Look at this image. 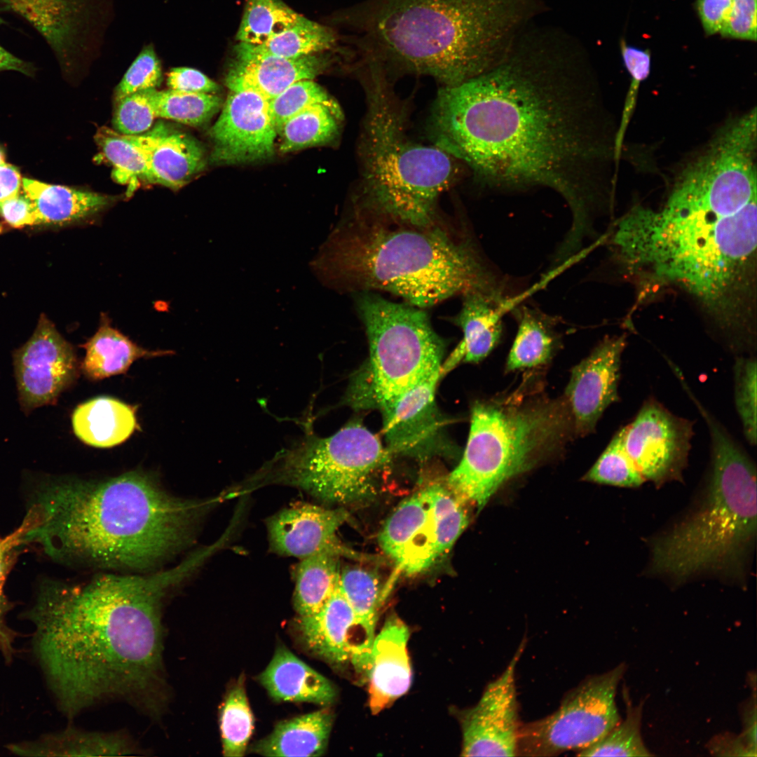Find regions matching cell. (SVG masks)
I'll return each instance as SVG.
<instances>
[{
    "label": "cell",
    "instance_id": "ac0fdd59",
    "mask_svg": "<svg viewBox=\"0 0 757 757\" xmlns=\"http://www.w3.org/2000/svg\"><path fill=\"white\" fill-rule=\"evenodd\" d=\"M299 634L306 647L334 666L350 662L360 674L368 671L373 641L359 627L339 583L315 613L299 617Z\"/></svg>",
    "mask_w": 757,
    "mask_h": 757
},
{
    "label": "cell",
    "instance_id": "b9f144b4",
    "mask_svg": "<svg viewBox=\"0 0 757 757\" xmlns=\"http://www.w3.org/2000/svg\"><path fill=\"white\" fill-rule=\"evenodd\" d=\"M624 435L625 426L614 435L585 479L627 488L639 487L646 482L626 451Z\"/></svg>",
    "mask_w": 757,
    "mask_h": 757
},
{
    "label": "cell",
    "instance_id": "11a10c76",
    "mask_svg": "<svg viewBox=\"0 0 757 757\" xmlns=\"http://www.w3.org/2000/svg\"><path fill=\"white\" fill-rule=\"evenodd\" d=\"M732 0H697V9L702 25L707 35L720 32Z\"/></svg>",
    "mask_w": 757,
    "mask_h": 757
},
{
    "label": "cell",
    "instance_id": "5bb4252c",
    "mask_svg": "<svg viewBox=\"0 0 757 757\" xmlns=\"http://www.w3.org/2000/svg\"><path fill=\"white\" fill-rule=\"evenodd\" d=\"M526 644V639L524 638L506 668L486 686L476 705L462 713L461 756H517L522 723L516 669Z\"/></svg>",
    "mask_w": 757,
    "mask_h": 757
},
{
    "label": "cell",
    "instance_id": "91938a15",
    "mask_svg": "<svg viewBox=\"0 0 757 757\" xmlns=\"http://www.w3.org/2000/svg\"><path fill=\"white\" fill-rule=\"evenodd\" d=\"M5 162H6L5 153H4V151L3 150V149L0 146V164L4 163Z\"/></svg>",
    "mask_w": 757,
    "mask_h": 757
},
{
    "label": "cell",
    "instance_id": "8d00e7d4",
    "mask_svg": "<svg viewBox=\"0 0 757 757\" xmlns=\"http://www.w3.org/2000/svg\"><path fill=\"white\" fill-rule=\"evenodd\" d=\"M339 585L359 627L374 640L378 609L386 598L376 573L361 566H346L340 570Z\"/></svg>",
    "mask_w": 757,
    "mask_h": 757
},
{
    "label": "cell",
    "instance_id": "9f6ffc18",
    "mask_svg": "<svg viewBox=\"0 0 757 757\" xmlns=\"http://www.w3.org/2000/svg\"><path fill=\"white\" fill-rule=\"evenodd\" d=\"M5 582H0V653L5 662L11 664L17 653L14 646L15 639L20 634L11 628L6 621L8 613L15 606L4 592Z\"/></svg>",
    "mask_w": 757,
    "mask_h": 757
},
{
    "label": "cell",
    "instance_id": "f1b7e54d",
    "mask_svg": "<svg viewBox=\"0 0 757 757\" xmlns=\"http://www.w3.org/2000/svg\"><path fill=\"white\" fill-rule=\"evenodd\" d=\"M6 747L13 754L21 756H111L131 755L138 751L123 734L86 732L74 728Z\"/></svg>",
    "mask_w": 757,
    "mask_h": 757
},
{
    "label": "cell",
    "instance_id": "816d5d0a",
    "mask_svg": "<svg viewBox=\"0 0 757 757\" xmlns=\"http://www.w3.org/2000/svg\"><path fill=\"white\" fill-rule=\"evenodd\" d=\"M34 526L33 514L27 510L18 528L6 536L0 534V582H6L21 550L29 544L28 533Z\"/></svg>",
    "mask_w": 757,
    "mask_h": 757
},
{
    "label": "cell",
    "instance_id": "ffe728a7",
    "mask_svg": "<svg viewBox=\"0 0 757 757\" xmlns=\"http://www.w3.org/2000/svg\"><path fill=\"white\" fill-rule=\"evenodd\" d=\"M440 376L432 374L382 411L390 453L423 459L442 449L443 421L435 401Z\"/></svg>",
    "mask_w": 757,
    "mask_h": 757
},
{
    "label": "cell",
    "instance_id": "6f0895ef",
    "mask_svg": "<svg viewBox=\"0 0 757 757\" xmlns=\"http://www.w3.org/2000/svg\"><path fill=\"white\" fill-rule=\"evenodd\" d=\"M22 178L19 170L7 163L0 164V203L21 192Z\"/></svg>",
    "mask_w": 757,
    "mask_h": 757
},
{
    "label": "cell",
    "instance_id": "ee69618b",
    "mask_svg": "<svg viewBox=\"0 0 757 757\" xmlns=\"http://www.w3.org/2000/svg\"><path fill=\"white\" fill-rule=\"evenodd\" d=\"M754 355H739L734 364V395L736 411L744 437L751 445L756 444V378Z\"/></svg>",
    "mask_w": 757,
    "mask_h": 757
},
{
    "label": "cell",
    "instance_id": "f907efd6",
    "mask_svg": "<svg viewBox=\"0 0 757 757\" xmlns=\"http://www.w3.org/2000/svg\"><path fill=\"white\" fill-rule=\"evenodd\" d=\"M724 37L756 40V0H732L720 31Z\"/></svg>",
    "mask_w": 757,
    "mask_h": 757
},
{
    "label": "cell",
    "instance_id": "7c38bea8",
    "mask_svg": "<svg viewBox=\"0 0 757 757\" xmlns=\"http://www.w3.org/2000/svg\"><path fill=\"white\" fill-rule=\"evenodd\" d=\"M627 667L591 675L570 690L550 715L522 723L517 756H554L581 751L596 743L621 720L615 702Z\"/></svg>",
    "mask_w": 757,
    "mask_h": 757
},
{
    "label": "cell",
    "instance_id": "4fadbf2b",
    "mask_svg": "<svg viewBox=\"0 0 757 757\" xmlns=\"http://www.w3.org/2000/svg\"><path fill=\"white\" fill-rule=\"evenodd\" d=\"M694 422L672 414L655 398L647 399L625 426L624 444L645 479L660 486L682 480L694 435Z\"/></svg>",
    "mask_w": 757,
    "mask_h": 757
},
{
    "label": "cell",
    "instance_id": "836d02e7",
    "mask_svg": "<svg viewBox=\"0 0 757 757\" xmlns=\"http://www.w3.org/2000/svg\"><path fill=\"white\" fill-rule=\"evenodd\" d=\"M339 557L321 553L301 559L296 564L293 605L299 617L315 613L332 594L339 581Z\"/></svg>",
    "mask_w": 757,
    "mask_h": 757
},
{
    "label": "cell",
    "instance_id": "6da1fadb",
    "mask_svg": "<svg viewBox=\"0 0 757 757\" xmlns=\"http://www.w3.org/2000/svg\"><path fill=\"white\" fill-rule=\"evenodd\" d=\"M437 146L497 191L543 186L568 204L567 236L592 235L608 146L583 48L550 28L526 29L497 65L435 101Z\"/></svg>",
    "mask_w": 757,
    "mask_h": 757
},
{
    "label": "cell",
    "instance_id": "3957f363",
    "mask_svg": "<svg viewBox=\"0 0 757 757\" xmlns=\"http://www.w3.org/2000/svg\"><path fill=\"white\" fill-rule=\"evenodd\" d=\"M617 224L611 243L627 269L682 288L726 331L751 329L755 183L680 176L660 210L635 207Z\"/></svg>",
    "mask_w": 757,
    "mask_h": 757
},
{
    "label": "cell",
    "instance_id": "d6986e66",
    "mask_svg": "<svg viewBox=\"0 0 757 757\" xmlns=\"http://www.w3.org/2000/svg\"><path fill=\"white\" fill-rule=\"evenodd\" d=\"M626 345L625 335L607 336L573 367L566 395L578 433L592 432L606 408L619 400L621 357Z\"/></svg>",
    "mask_w": 757,
    "mask_h": 757
},
{
    "label": "cell",
    "instance_id": "d6a6232c",
    "mask_svg": "<svg viewBox=\"0 0 757 757\" xmlns=\"http://www.w3.org/2000/svg\"><path fill=\"white\" fill-rule=\"evenodd\" d=\"M511 310L518 322V329L505 370L514 371L547 363L559 344L555 319L538 308L526 305H515Z\"/></svg>",
    "mask_w": 757,
    "mask_h": 757
},
{
    "label": "cell",
    "instance_id": "8992f818",
    "mask_svg": "<svg viewBox=\"0 0 757 757\" xmlns=\"http://www.w3.org/2000/svg\"><path fill=\"white\" fill-rule=\"evenodd\" d=\"M335 241L333 274L350 291L390 292L422 309L457 295L505 294L472 243L437 222L416 226L360 209Z\"/></svg>",
    "mask_w": 757,
    "mask_h": 757
},
{
    "label": "cell",
    "instance_id": "603a6c76",
    "mask_svg": "<svg viewBox=\"0 0 757 757\" xmlns=\"http://www.w3.org/2000/svg\"><path fill=\"white\" fill-rule=\"evenodd\" d=\"M234 53L225 79L226 86L231 91H253L268 102L294 82L314 79L325 63L315 54L283 58L254 54L238 45Z\"/></svg>",
    "mask_w": 757,
    "mask_h": 757
},
{
    "label": "cell",
    "instance_id": "7402d4cb",
    "mask_svg": "<svg viewBox=\"0 0 757 757\" xmlns=\"http://www.w3.org/2000/svg\"><path fill=\"white\" fill-rule=\"evenodd\" d=\"M409 637L407 626L395 615L390 616L374 636L367 678L369 707L374 714L404 695L410 687Z\"/></svg>",
    "mask_w": 757,
    "mask_h": 757
},
{
    "label": "cell",
    "instance_id": "7a4b0ae2",
    "mask_svg": "<svg viewBox=\"0 0 757 757\" xmlns=\"http://www.w3.org/2000/svg\"><path fill=\"white\" fill-rule=\"evenodd\" d=\"M194 572L184 559L149 574L105 573L84 583L44 578L23 614L32 651L59 709L73 718L121 699L152 718L169 701L162 608Z\"/></svg>",
    "mask_w": 757,
    "mask_h": 757
},
{
    "label": "cell",
    "instance_id": "52a82bcc",
    "mask_svg": "<svg viewBox=\"0 0 757 757\" xmlns=\"http://www.w3.org/2000/svg\"><path fill=\"white\" fill-rule=\"evenodd\" d=\"M711 439L700 505L650 546V571L676 583L713 573L739 575L756 535V468L744 448L701 405Z\"/></svg>",
    "mask_w": 757,
    "mask_h": 757
},
{
    "label": "cell",
    "instance_id": "e575fe53",
    "mask_svg": "<svg viewBox=\"0 0 757 757\" xmlns=\"http://www.w3.org/2000/svg\"><path fill=\"white\" fill-rule=\"evenodd\" d=\"M341 119L335 101L304 109L287 120L280 130V151L287 153L329 142L337 135Z\"/></svg>",
    "mask_w": 757,
    "mask_h": 757
},
{
    "label": "cell",
    "instance_id": "7bdbcfd3",
    "mask_svg": "<svg viewBox=\"0 0 757 757\" xmlns=\"http://www.w3.org/2000/svg\"><path fill=\"white\" fill-rule=\"evenodd\" d=\"M431 499L436 524L437 547L439 559L446 554L467 527L469 520L465 503L440 484L426 487Z\"/></svg>",
    "mask_w": 757,
    "mask_h": 757
},
{
    "label": "cell",
    "instance_id": "ba28073f",
    "mask_svg": "<svg viewBox=\"0 0 757 757\" xmlns=\"http://www.w3.org/2000/svg\"><path fill=\"white\" fill-rule=\"evenodd\" d=\"M367 110L360 141L364 210L416 226L437 222L439 196L454 179L452 156L405 132L404 111L386 74L364 69Z\"/></svg>",
    "mask_w": 757,
    "mask_h": 757
},
{
    "label": "cell",
    "instance_id": "7dc6e473",
    "mask_svg": "<svg viewBox=\"0 0 757 757\" xmlns=\"http://www.w3.org/2000/svg\"><path fill=\"white\" fill-rule=\"evenodd\" d=\"M156 89L136 92L115 102L112 123L116 130L125 135H139L148 130L157 117Z\"/></svg>",
    "mask_w": 757,
    "mask_h": 757
},
{
    "label": "cell",
    "instance_id": "277c9868",
    "mask_svg": "<svg viewBox=\"0 0 757 757\" xmlns=\"http://www.w3.org/2000/svg\"><path fill=\"white\" fill-rule=\"evenodd\" d=\"M28 498L35 517L29 542L50 559L137 573L156 569L189 547L221 499L175 496L142 471L101 480L43 477Z\"/></svg>",
    "mask_w": 757,
    "mask_h": 757
},
{
    "label": "cell",
    "instance_id": "8fae6325",
    "mask_svg": "<svg viewBox=\"0 0 757 757\" xmlns=\"http://www.w3.org/2000/svg\"><path fill=\"white\" fill-rule=\"evenodd\" d=\"M357 308L369 344L373 395L383 411L440 371L444 343L422 308L371 292H359Z\"/></svg>",
    "mask_w": 757,
    "mask_h": 757
},
{
    "label": "cell",
    "instance_id": "db71d44e",
    "mask_svg": "<svg viewBox=\"0 0 757 757\" xmlns=\"http://www.w3.org/2000/svg\"><path fill=\"white\" fill-rule=\"evenodd\" d=\"M0 215L15 228L37 224L33 205L24 192L1 203Z\"/></svg>",
    "mask_w": 757,
    "mask_h": 757
},
{
    "label": "cell",
    "instance_id": "44dd1931",
    "mask_svg": "<svg viewBox=\"0 0 757 757\" xmlns=\"http://www.w3.org/2000/svg\"><path fill=\"white\" fill-rule=\"evenodd\" d=\"M378 543L397 571L407 575L423 572L439 559L435 519L426 487L400 503L385 522Z\"/></svg>",
    "mask_w": 757,
    "mask_h": 757
},
{
    "label": "cell",
    "instance_id": "484cf974",
    "mask_svg": "<svg viewBox=\"0 0 757 757\" xmlns=\"http://www.w3.org/2000/svg\"><path fill=\"white\" fill-rule=\"evenodd\" d=\"M129 136L144 153L150 183L179 189L205 167L202 146L185 133L156 132Z\"/></svg>",
    "mask_w": 757,
    "mask_h": 757
},
{
    "label": "cell",
    "instance_id": "6125c7cd",
    "mask_svg": "<svg viewBox=\"0 0 757 757\" xmlns=\"http://www.w3.org/2000/svg\"><path fill=\"white\" fill-rule=\"evenodd\" d=\"M5 21L0 17V25L4 24Z\"/></svg>",
    "mask_w": 757,
    "mask_h": 757
},
{
    "label": "cell",
    "instance_id": "d4e9b609",
    "mask_svg": "<svg viewBox=\"0 0 757 757\" xmlns=\"http://www.w3.org/2000/svg\"><path fill=\"white\" fill-rule=\"evenodd\" d=\"M83 0H0V8L20 17L46 41L62 65L79 47Z\"/></svg>",
    "mask_w": 757,
    "mask_h": 757
},
{
    "label": "cell",
    "instance_id": "60d3db41",
    "mask_svg": "<svg viewBox=\"0 0 757 757\" xmlns=\"http://www.w3.org/2000/svg\"><path fill=\"white\" fill-rule=\"evenodd\" d=\"M158 118L190 126H199L209 121L221 106L220 97L212 93H187L173 90H156Z\"/></svg>",
    "mask_w": 757,
    "mask_h": 757
},
{
    "label": "cell",
    "instance_id": "1f68e13d",
    "mask_svg": "<svg viewBox=\"0 0 757 757\" xmlns=\"http://www.w3.org/2000/svg\"><path fill=\"white\" fill-rule=\"evenodd\" d=\"M86 355L81 365L84 375L91 380H101L123 374L138 359L163 356L169 350H149L139 346L107 320L102 322L95 334L83 346Z\"/></svg>",
    "mask_w": 757,
    "mask_h": 757
},
{
    "label": "cell",
    "instance_id": "83f0119b",
    "mask_svg": "<svg viewBox=\"0 0 757 757\" xmlns=\"http://www.w3.org/2000/svg\"><path fill=\"white\" fill-rule=\"evenodd\" d=\"M22 189L31 201L37 224L64 225L91 219L112 202L107 196L22 178Z\"/></svg>",
    "mask_w": 757,
    "mask_h": 757
},
{
    "label": "cell",
    "instance_id": "30bf717a",
    "mask_svg": "<svg viewBox=\"0 0 757 757\" xmlns=\"http://www.w3.org/2000/svg\"><path fill=\"white\" fill-rule=\"evenodd\" d=\"M390 454L359 422H350L327 437L308 429L250 477L247 484L286 485L325 503L349 505L377 493Z\"/></svg>",
    "mask_w": 757,
    "mask_h": 757
},
{
    "label": "cell",
    "instance_id": "ab89813d",
    "mask_svg": "<svg viewBox=\"0 0 757 757\" xmlns=\"http://www.w3.org/2000/svg\"><path fill=\"white\" fill-rule=\"evenodd\" d=\"M626 717L603 738L590 746L579 751V756L644 757L653 754L646 747L641 735L643 704L632 706L625 689Z\"/></svg>",
    "mask_w": 757,
    "mask_h": 757
},
{
    "label": "cell",
    "instance_id": "f35d334b",
    "mask_svg": "<svg viewBox=\"0 0 757 757\" xmlns=\"http://www.w3.org/2000/svg\"><path fill=\"white\" fill-rule=\"evenodd\" d=\"M219 725L224 756H243L254 729V718L243 676L226 696L220 711Z\"/></svg>",
    "mask_w": 757,
    "mask_h": 757
},
{
    "label": "cell",
    "instance_id": "4316f807",
    "mask_svg": "<svg viewBox=\"0 0 757 757\" xmlns=\"http://www.w3.org/2000/svg\"><path fill=\"white\" fill-rule=\"evenodd\" d=\"M258 680L270 696L279 702H312L329 705L336 699V689L322 674L279 645Z\"/></svg>",
    "mask_w": 757,
    "mask_h": 757
},
{
    "label": "cell",
    "instance_id": "9c48e42d",
    "mask_svg": "<svg viewBox=\"0 0 757 757\" xmlns=\"http://www.w3.org/2000/svg\"><path fill=\"white\" fill-rule=\"evenodd\" d=\"M568 424L564 405L555 401L476 402L463 457L446 486L480 510L503 484L555 449Z\"/></svg>",
    "mask_w": 757,
    "mask_h": 757
},
{
    "label": "cell",
    "instance_id": "74e56055",
    "mask_svg": "<svg viewBox=\"0 0 757 757\" xmlns=\"http://www.w3.org/2000/svg\"><path fill=\"white\" fill-rule=\"evenodd\" d=\"M299 15L280 0H247L236 40L262 43L294 24Z\"/></svg>",
    "mask_w": 757,
    "mask_h": 757
},
{
    "label": "cell",
    "instance_id": "2e32d148",
    "mask_svg": "<svg viewBox=\"0 0 757 757\" xmlns=\"http://www.w3.org/2000/svg\"><path fill=\"white\" fill-rule=\"evenodd\" d=\"M277 134L266 99L251 90L231 91L210 130L212 158L231 164L268 158L274 151Z\"/></svg>",
    "mask_w": 757,
    "mask_h": 757
},
{
    "label": "cell",
    "instance_id": "9a60e30c",
    "mask_svg": "<svg viewBox=\"0 0 757 757\" xmlns=\"http://www.w3.org/2000/svg\"><path fill=\"white\" fill-rule=\"evenodd\" d=\"M13 358L19 402L27 414L55 403L78 373L73 348L43 315L31 338L14 351Z\"/></svg>",
    "mask_w": 757,
    "mask_h": 757
},
{
    "label": "cell",
    "instance_id": "f546056e",
    "mask_svg": "<svg viewBox=\"0 0 757 757\" xmlns=\"http://www.w3.org/2000/svg\"><path fill=\"white\" fill-rule=\"evenodd\" d=\"M71 423L74 434L81 442L97 448L118 445L138 428L135 407L107 396L78 405L73 411Z\"/></svg>",
    "mask_w": 757,
    "mask_h": 757
},
{
    "label": "cell",
    "instance_id": "bcb514c9",
    "mask_svg": "<svg viewBox=\"0 0 757 757\" xmlns=\"http://www.w3.org/2000/svg\"><path fill=\"white\" fill-rule=\"evenodd\" d=\"M334 101L313 79H303L294 82L268 101V111L278 134L285 123L299 111L316 104Z\"/></svg>",
    "mask_w": 757,
    "mask_h": 757
},
{
    "label": "cell",
    "instance_id": "f5cc1de1",
    "mask_svg": "<svg viewBox=\"0 0 757 757\" xmlns=\"http://www.w3.org/2000/svg\"><path fill=\"white\" fill-rule=\"evenodd\" d=\"M167 85L170 90L212 93L219 90L217 84L201 71L191 67L172 68L168 74Z\"/></svg>",
    "mask_w": 757,
    "mask_h": 757
},
{
    "label": "cell",
    "instance_id": "e0dca14e",
    "mask_svg": "<svg viewBox=\"0 0 757 757\" xmlns=\"http://www.w3.org/2000/svg\"><path fill=\"white\" fill-rule=\"evenodd\" d=\"M343 507L327 508L310 503L293 505L266 521L269 549L282 556L299 559L321 553L361 559L345 546L336 532L348 519Z\"/></svg>",
    "mask_w": 757,
    "mask_h": 757
},
{
    "label": "cell",
    "instance_id": "94428289",
    "mask_svg": "<svg viewBox=\"0 0 757 757\" xmlns=\"http://www.w3.org/2000/svg\"><path fill=\"white\" fill-rule=\"evenodd\" d=\"M3 230H4V227H3V226L1 225V224H0V233H2Z\"/></svg>",
    "mask_w": 757,
    "mask_h": 757
},
{
    "label": "cell",
    "instance_id": "f6af8a7d",
    "mask_svg": "<svg viewBox=\"0 0 757 757\" xmlns=\"http://www.w3.org/2000/svg\"><path fill=\"white\" fill-rule=\"evenodd\" d=\"M106 158L117 171L127 177L148 182L146 159L141 147L129 135L109 128H101L95 136Z\"/></svg>",
    "mask_w": 757,
    "mask_h": 757
},
{
    "label": "cell",
    "instance_id": "cb8c5ba5",
    "mask_svg": "<svg viewBox=\"0 0 757 757\" xmlns=\"http://www.w3.org/2000/svg\"><path fill=\"white\" fill-rule=\"evenodd\" d=\"M463 297L462 307L453 320L461 328L463 339L441 366V376L460 362L475 363L485 358L500 341L503 316L516 305V301L505 296L470 293Z\"/></svg>",
    "mask_w": 757,
    "mask_h": 757
},
{
    "label": "cell",
    "instance_id": "d590c367",
    "mask_svg": "<svg viewBox=\"0 0 757 757\" xmlns=\"http://www.w3.org/2000/svg\"><path fill=\"white\" fill-rule=\"evenodd\" d=\"M335 41L331 29L300 15L294 24L262 43L238 45L254 54L296 58L329 49Z\"/></svg>",
    "mask_w": 757,
    "mask_h": 757
},
{
    "label": "cell",
    "instance_id": "c3c4849f",
    "mask_svg": "<svg viewBox=\"0 0 757 757\" xmlns=\"http://www.w3.org/2000/svg\"><path fill=\"white\" fill-rule=\"evenodd\" d=\"M162 75L161 63L154 46H144L118 84L115 102L136 92L156 89Z\"/></svg>",
    "mask_w": 757,
    "mask_h": 757
},
{
    "label": "cell",
    "instance_id": "5b68a950",
    "mask_svg": "<svg viewBox=\"0 0 757 757\" xmlns=\"http://www.w3.org/2000/svg\"><path fill=\"white\" fill-rule=\"evenodd\" d=\"M539 0H366L349 12L363 62L453 86L507 55Z\"/></svg>",
    "mask_w": 757,
    "mask_h": 757
},
{
    "label": "cell",
    "instance_id": "4dcf8cb0",
    "mask_svg": "<svg viewBox=\"0 0 757 757\" xmlns=\"http://www.w3.org/2000/svg\"><path fill=\"white\" fill-rule=\"evenodd\" d=\"M332 716L319 710L279 723L251 751L265 756H320L326 751Z\"/></svg>",
    "mask_w": 757,
    "mask_h": 757
},
{
    "label": "cell",
    "instance_id": "680465c9",
    "mask_svg": "<svg viewBox=\"0 0 757 757\" xmlns=\"http://www.w3.org/2000/svg\"><path fill=\"white\" fill-rule=\"evenodd\" d=\"M4 71H15L31 76L34 74L35 67L31 62L13 55L0 44V72Z\"/></svg>",
    "mask_w": 757,
    "mask_h": 757
},
{
    "label": "cell",
    "instance_id": "681fc988",
    "mask_svg": "<svg viewBox=\"0 0 757 757\" xmlns=\"http://www.w3.org/2000/svg\"><path fill=\"white\" fill-rule=\"evenodd\" d=\"M624 64L631 76V83L627 95L622 121L613 144V157L617 162L620 157L625 133L635 107L640 84L649 75L650 71V55L641 49H630L622 55Z\"/></svg>",
    "mask_w": 757,
    "mask_h": 757
}]
</instances>
